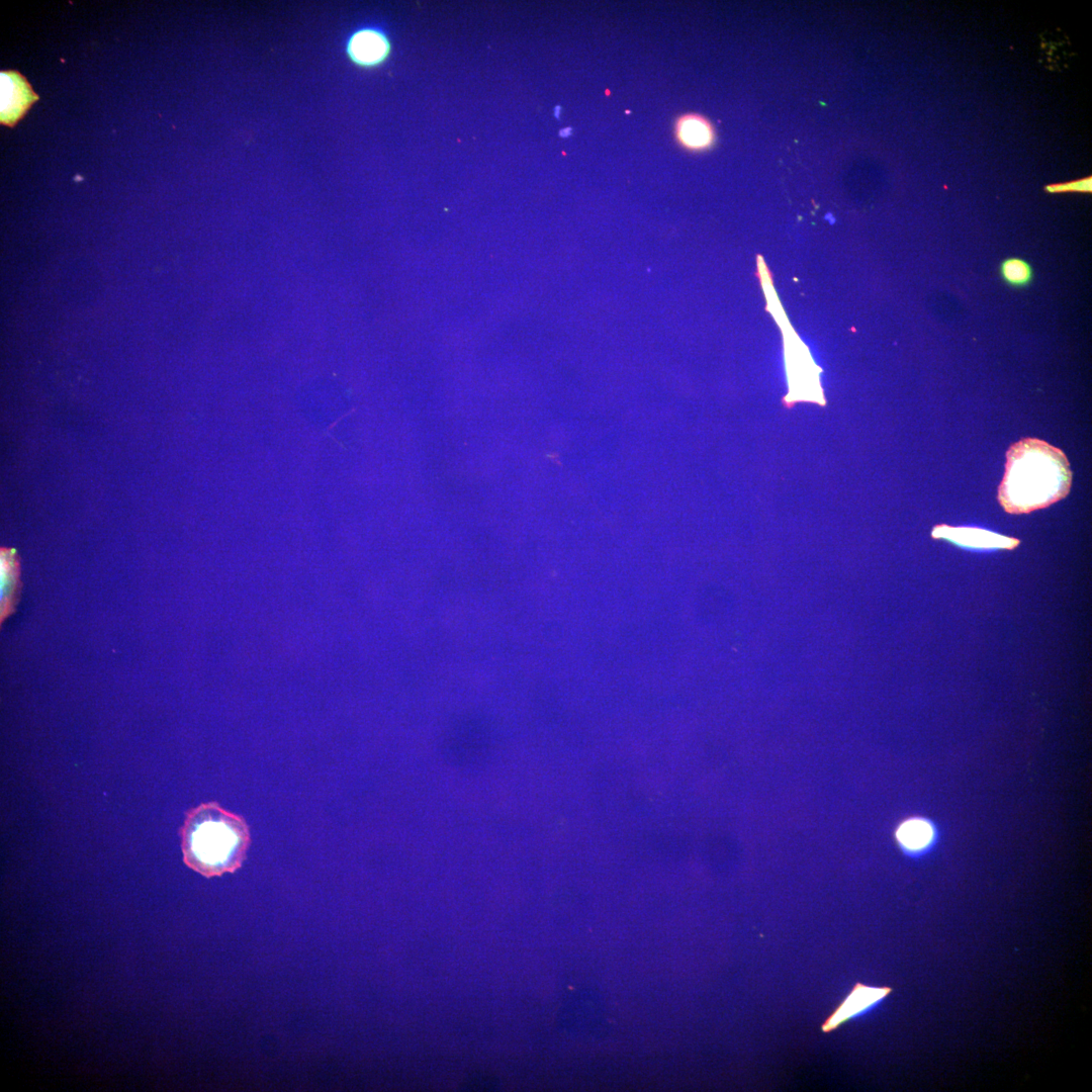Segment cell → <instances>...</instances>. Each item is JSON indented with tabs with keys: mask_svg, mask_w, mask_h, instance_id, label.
<instances>
[{
	"mask_svg": "<svg viewBox=\"0 0 1092 1092\" xmlns=\"http://www.w3.org/2000/svg\"><path fill=\"white\" fill-rule=\"evenodd\" d=\"M891 992L888 987H872L856 983L850 993L842 1000L821 1026L828 1033L850 1019L869 1012Z\"/></svg>",
	"mask_w": 1092,
	"mask_h": 1092,
	"instance_id": "5b68a950",
	"label": "cell"
},
{
	"mask_svg": "<svg viewBox=\"0 0 1092 1092\" xmlns=\"http://www.w3.org/2000/svg\"><path fill=\"white\" fill-rule=\"evenodd\" d=\"M679 141L690 149L703 150L714 141V130L707 119L698 115L682 117L677 125Z\"/></svg>",
	"mask_w": 1092,
	"mask_h": 1092,
	"instance_id": "9c48e42d",
	"label": "cell"
},
{
	"mask_svg": "<svg viewBox=\"0 0 1092 1092\" xmlns=\"http://www.w3.org/2000/svg\"><path fill=\"white\" fill-rule=\"evenodd\" d=\"M0 119L1 123L13 126L38 99L26 79L15 71L0 73Z\"/></svg>",
	"mask_w": 1092,
	"mask_h": 1092,
	"instance_id": "277c9868",
	"label": "cell"
},
{
	"mask_svg": "<svg viewBox=\"0 0 1092 1092\" xmlns=\"http://www.w3.org/2000/svg\"><path fill=\"white\" fill-rule=\"evenodd\" d=\"M999 276L1008 286L1016 289L1028 287L1034 278L1032 265L1020 257H1007L999 265Z\"/></svg>",
	"mask_w": 1092,
	"mask_h": 1092,
	"instance_id": "30bf717a",
	"label": "cell"
},
{
	"mask_svg": "<svg viewBox=\"0 0 1092 1092\" xmlns=\"http://www.w3.org/2000/svg\"><path fill=\"white\" fill-rule=\"evenodd\" d=\"M387 52L384 35L375 30H362L356 33L350 42V53L354 60L364 65L375 64L382 60Z\"/></svg>",
	"mask_w": 1092,
	"mask_h": 1092,
	"instance_id": "ba28073f",
	"label": "cell"
},
{
	"mask_svg": "<svg viewBox=\"0 0 1092 1092\" xmlns=\"http://www.w3.org/2000/svg\"><path fill=\"white\" fill-rule=\"evenodd\" d=\"M1072 472L1065 453L1037 438H1024L1006 452L998 500L1009 514H1027L1064 498Z\"/></svg>",
	"mask_w": 1092,
	"mask_h": 1092,
	"instance_id": "6da1fadb",
	"label": "cell"
},
{
	"mask_svg": "<svg viewBox=\"0 0 1092 1092\" xmlns=\"http://www.w3.org/2000/svg\"><path fill=\"white\" fill-rule=\"evenodd\" d=\"M0 607L1 621L11 614L17 601L19 588L18 558L14 549L2 548L0 552Z\"/></svg>",
	"mask_w": 1092,
	"mask_h": 1092,
	"instance_id": "52a82bcc",
	"label": "cell"
},
{
	"mask_svg": "<svg viewBox=\"0 0 1092 1092\" xmlns=\"http://www.w3.org/2000/svg\"><path fill=\"white\" fill-rule=\"evenodd\" d=\"M933 539H945L956 545L982 550L1007 549L1018 546L1019 540L977 527H952L936 525L931 532Z\"/></svg>",
	"mask_w": 1092,
	"mask_h": 1092,
	"instance_id": "8992f818",
	"label": "cell"
},
{
	"mask_svg": "<svg viewBox=\"0 0 1092 1092\" xmlns=\"http://www.w3.org/2000/svg\"><path fill=\"white\" fill-rule=\"evenodd\" d=\"M180 835L184 862L206 878L240 869L251 843L246 820L216 802L189 810Z\"/></svg>",
	"mask_w": 1092,
	"mask_h": 1092,
	"instance_id": "7a4b0ae2",
	"label": "cell"
},
{
	"mask_svg": "<svg viewBox=\"0 0 1092 1092\" xmlns=\"http://www.w3.org/2000/svg\"><path fill=\"white\" fill-rule=\"evenodd\" d=\"M1044 191L1051 194L1059 193H1091L1092 192V177H1084L1081 179L1064 182L1053 183L1044 187Z\"/></svg>",
	"mask_w": 1092,
	"mask_h": 1092,
	"instance_id": "8fae6325",
	"label": "cell"
},
{
	"mask_svg": "<svg viewBox=\"0 0 1092 1092\" xmlns=\"http://www.w3.org/2000/svg\"><path fill=\"white\" fill-rule=\"evenodd\" d=\"M895 840L908 857L920 858L934 850L940 840L937 823L926 816H911L895 829Z\"/></svg>",
	"mask_w": 1092,
	"mask_h": 1092,
	"instance_id": "3957f363",
	"label": "cell"
}]
</instances>
